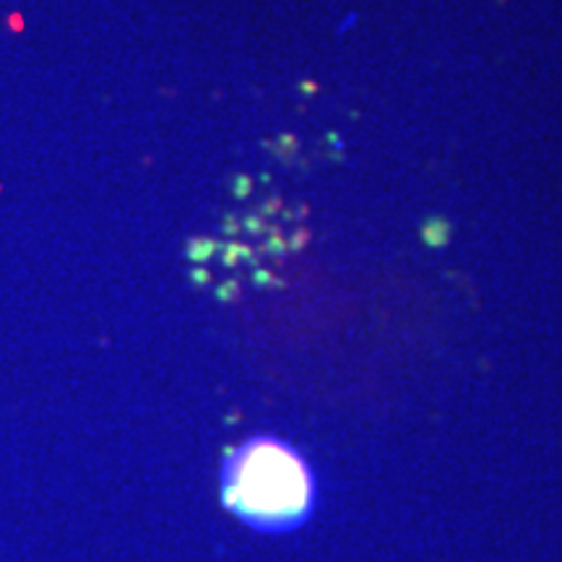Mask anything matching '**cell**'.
Listing matches in <instances>:
<instances>
[{"label": "cell", "instance_id": "1", "mask_svg": "<svg viewBox=\"0 0 562 562\" xmlns=\"http://www.w3.org/2000/svg\"><path fill=\"white\" fill-rule=\"evenodd\" d=\"M318 501V482L292 442L256 435L224 456L222 503L237 521L258 533H290L307 524Z\"/></svg>", "mask_w": 562, "mask_h": 562}]
</instances>
